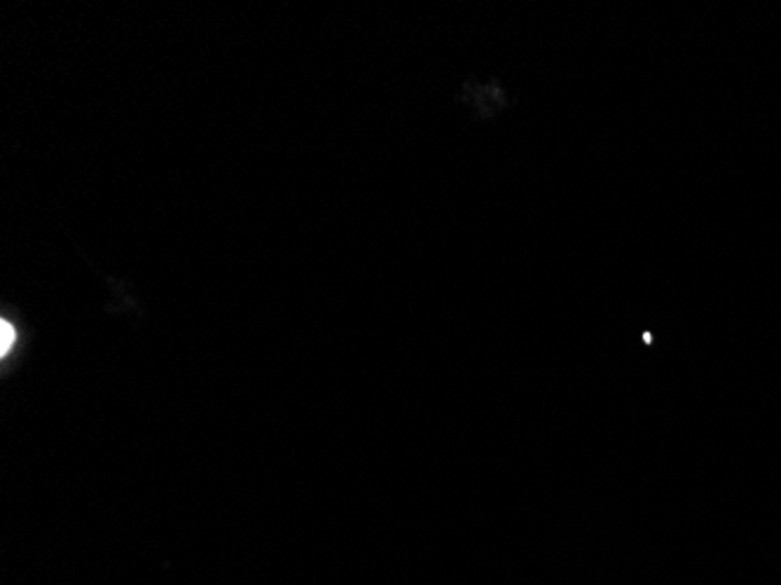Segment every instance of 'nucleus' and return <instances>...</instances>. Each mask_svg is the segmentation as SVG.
Wrapping results in <instances>:
<instances>
[{"mask_svg":"<svg viewBox=\"0 0 781 585\" xmlns=\"http://www.w3.org/2000/svg\"><path fill=\"white\" fill-rule=\"evenodd\" d=\"M14 339H17L14 326H12V324H8V321H3V324H0V354L6 356V354L12 349Z\"/></svg>","mask_w":781,"mask_h":585,"instance_id":"1","label":"nucleus"}]
</instances>
